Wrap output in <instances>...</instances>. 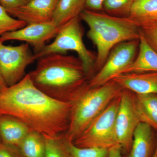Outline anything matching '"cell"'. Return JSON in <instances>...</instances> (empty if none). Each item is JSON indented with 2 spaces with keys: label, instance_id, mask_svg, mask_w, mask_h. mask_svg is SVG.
<instances>
[{
  "label": "cell",
  "instance_id": "cell-25",
  "mask_svg": "<svg viewBox=\"0 0 157 157\" xmlns=\"http://www.w3.org/2000/svg\"><path fill=\"white\" fill-rule=\"evenodd\" d=\"M0 157H24L17 147L2 143L0 145Z\"/></svg>",
  "mask_w": 157,
  "mask_h": 157
},
{
  "label": "cell",
  "instance_id": "cell-31",
  "mask_svg": "<svg viewBox=\"0 0 157 157\" xmlns=\"http://www.w3.org/2000/svg\"><path fill=\"white\" fill-rule=\"evenodd\" d=\"M2 144V140H1V138H0V145Z\"/></svg>",
  "mask_w": 157,
  "mask_h": 157
},
{
  "label": "cell",
  "instance_id": "cell-18",
  "mask_svg": "<svg viewBox=\"0 0 157 157\" xmlns=\"http://www.w3.org/2000/svg\"><path fill=\"white\" fill-rule=\"evenodd\" d=\"M86 0H58L52 22L59 27L78 17L85 9Z\"/></svg>",
  "mask_w": 157,
  "mask_h": 157
},
{
  "label": "cell",
  "instance_id": "cell-14",
  "mask_svg": "<svg viewBox=\"0 0 157 157\" xmlns=\"http://www.w3.org/2000/svg\"><path fill=\"white\" fill-rule=\"evenodd\" d=\"M32 130L17 118L0 114V138L2 143L18 147Z\"/></svg>",
  "mask_w": 157,
  "mask_h": 157
},
{
  "label": "cell",
  "instance_id": "cell-2",
  "mask_svg": "<svg viewBox=\"0 0 157 157\" xmlns=\"http://www.w3.org/2000/svg\"><path fill=\"white\" fill-rule=\"evenodd\" d=\"M29 74L37 88L62 102L73 103L88 86L80 59L66 54L39 58L36 68Z\"/></svg>",
  "mask_w": 157,
  "mask_h": 157
},
{
  "label": "cell",
  "instance_id": "cell-5",
  "mask_svg": "<svg viewBox=\"0 0 157 157\" xmlns=\"http://www.w3.org/2000/svg\"><path fill=\"white\" fill-rule=\"evenodd\" d=\"M81 21L78 16L62 26L53 42L35 55L37 60L49 54H66L68 51L75 52L82 63L86 77L90 79L95 70L97 54L89 50L85 45L84 31Z\"/></svg>",
  "mask_w": 157,
  "mask_h": 157
},
{
  "label": "cell",
  "instance_id": "cell-1",
  "mask_svg": "<svg viewBox=\"0 0 157 157\" xmlns=\"http://www.w3.org/2000/svg\"><path fill=\"white\" fill-rule=\"evenodd\" d=\"M72 107V103L58 101L41 91L29 73L19 82L0 91V114L17 118L44 136L65 134Z\"/></svg>",
  "mask_w": 157,
  "mask_h": 157
},
{
  "label": "cell",
  "instance_id": "cell-24",
  "mask_svg": "<svg viewBox=\"0 0 157 157\" xmlns=\"http://www.w3.org/2000/svg\"><path fill=\"white\" fill-rule=\"evenodd\" d=\"M139 29L147 43L157 53V21Z\"/></svg>",
  "mask_w": 157,
  "mask_h": 157
},
{
  "label": "cell",
  "instance_id": "cell-21",
  "mask_svg": "<svg viewBox=\"0 0 157 157\" xmlns=\"http://www.w3.org/2000/svg\"><path fill=\"white\" fill-rule=\"evenodd\" d=\"M136 0H104L103 11L118 17H128Z\"/></svg>",
  "mask_w": 157,
  "mask_h": 157
},
{
  "label": "cell",
  "instance_id": "cell-12",
  "mask_svg": "<svg viewBox=\"0 0 157 157\" xmlns=\"http://www.w3.org/2000/svg\"><path fill=\"white\" fill-rule=\"evenodd\" d=\"M112 80L124 89L136 94H157V72L122 73L116 76Z\"/></svg>",
  "mask_w": 157,
  "mask_h": 157
},
{
  "label": "cell",
  "instance_id": "cell-10",
  "mask_svg": "<svg viewBox=\"0 0 157 157\" xmlns=\"http://www.w3.org/2000/svg\"><path fill=\"white\" fill-rule=\"evenodd\" d=\"M61 27L52 21L28 25L19 29L4 34L0 37V41L3 42L9 40L23 41L32 45L35 50L34 53H36L45 47L46 42L55 38Z\"/></svg>",
  "mask_w": 157,
  "mask_h": 157
},
{
  "label": "cell",
  "instance_id": "cell-8",
  "mask_svg": "<svg viewBox=\"0 0 157 157\" xmlns=\"http://www.w3.org/2000/svg\"><path fill=\"white\" fill-rule=\"evenodd\" d=\"M139 40L121 42L116 45L109 53L103 67L88 81L90 87L101 86L111 81L130 66L136 59Z\"/></svg>",
  "mask_w": 157,
  "mask_h": 157
},
{
  "label": "cell",
  "instance_id": "cell-6",
  "mask_svg": "<svg viewBox=\"0 0 157 157\" xmlns=\"http://www.w3.org/2000/svg\"><path fill=\"white\" fill-rule=\"evenodd\" d=\"M120 102V94L73 141L80 147L109 149L117 143L115 120Z\"/></svg>",
  "mask_w": 157,
  "mask_h": 157
},
{
  "label": "cell",
  "instance_id": "cell-15",
  "mask_svg": "<svg viewBox=\"0 0 157 157\" xmlns=\"http://www.w3.org/2000/svg\"><path fill=\"white\" fill-rule=\"evenodd\" d=\"M130 72L157 73V53L148 45L140 33L136 59L121 74Z\"/></svg>",
  "mask_w": 157,
  "mask_h": 157
},
{
  "label": "cell",
  "instance_id": "cell-3",
  "mask_svg": "<svg viewBox=\"0 0 157 157\" xmlns=\"http://www.w3.org/2000/svg\"><path fill=\"white\" fill-rule=\"evenodd\" d=\"M89 27L87 36L97 49L95 70L103 67L111 50L121 43L139 40L140 29L128 17L85 9L79 15Z\"/></svg>",
  "mask_w": 157,
  "mask_h": 157
},
{
  "label": "cell",
  "instance_id": "cell-7",
  "mask_svg": "<svg viewBox=\"0 0 157 157\" xmlns=\"http://www.w3.org/2000/svg\"><path fill=\"white\" fill-rule=\"evenodd\" d=\"M36 60L28 43L11 46L0 41V72L7 86L21 81L26 75V68Z\"/></svg>",
  "mask_w": 157,
  "mask_h": 157
},
{
  "label": "cell",
  "instance_id": "cell-4",
  "mask_svg": "<svg viewBox=\"0 0 157 157\" xmlns=\"http://www.w3.org/2000/svg\"><path fill=\"white\" fill-rule=\"evenodd\" d=\"M123 88L113 80L101 86H88L73 103L70 124L64 136L74 141L110 102L119 95Z\"/></svg>",
  "mask_w": 157,
  "mask_h": 157
},
{
  "label": "cell",
  "instance_id": "cell-13",
  "mask_svg": "<svg viewBox=\"0 0 157 157\" xmlns=\"http://www.w3.org/2000/svg\"><path fill=\"white\" fill-rule=\"evenodd\" d=\"M150 126L140 122L135 129L129 157H152L157 146L153 130Z\"/></svg>",
  "mask_w": 157,
  "mask_h": 157
},
{
  "label": "cell",
  "instance_id": "cell-29",
  "mask_svg": "<svg viewBox=\"0 0 157 157\" xmlns=\"http://www.w3.org/2000/svg\"><path fill=\"white\" fill-rule=\"evenodd\" d=\"M7 86V85H6V82L2 76V74L0 72V91L4 89Z\"/></svg>",
  "mask_w": 157,
  "mask_h": 157
},
{
  "label": "cell",
  "instance_id": "cell-26",
  "mask_svg": "<svg viewBox=\"0 0 157 157\" xmlns=\"http://www.w3.org/2000/svg\"><path fill=\"white\" fill-rule=\"evenodd\" d=\"M30 1V0H0V4L7 10L24 6Z\"/></svg>",
  "mask_w": 157,
  "mask_h": 157
},
{
  "label": "cell",
  "instance_id": "cell-19",
  "mask_svg": "<svg viewBox=\"0 0 157 157\" xmlns=\"http://www.w3.org/2000/svg\"><path fill=\"white\" fill-rule=\"evenodd\" d=\"M18 147L24 157H45L44 136L33 130L29 132Z\"/></svg>",
  "mask_w": 157,
  "mask_h": 157
},
{
  "label": "cell",
  "instance_id": "cell-30",
  "mask_svg": "<svg viewBox=\"0 0 157 157\" xmlns=\"http://www.w3.org/2000/svg\"><path fill=\"white\" fill-rule=\"evenodd\" d=\"M152 157H157V146L156 149L155 151L154 155Z\"/></svg>",
  "mask_w": 157,
  "mask_h": 157
},
{
  "label": "cell",
  "instance_id": "cell-22",
  "mask_svg": "<svg viewBox=\"0 0 157 157\" xmlns=\"http://www.w3.org/2000/svg\"><path fill=\"white\" fill-rule=\"evenodd\" d=\"M66 140L69 157H108L109 148L78 147L73 141Z\"/></svg>",
  "mask_w": 157,
  "mask_h": 157
},
{
  "label": "cell",
  "instance_id": "cell-27",
  "mask_svg": "<svg viewBox=\"0 0 157 157\" xmlns=\"http://www.w3.org/2000/svg\"><path fill=\"white\" fill-rule=\"evenodd\" d=\"M104 1V0H86L85 9L96 12L103 11Z\"/></svg>",
  "mask_w": 157,
  "mask_h": 157
},
{
  "label": "cell",
  "instance_id": "cell-20",
  "mask_svg": "<svg viewBox=\"0 0 157 157\" xmlns=\"http://www.w3.org/2000/svg\"><path fill=\"white\" fill-rule=\"evenodd\" d=\"M44 137L45 143V157H69L64 134L56 137Z\"/></svg>",
  "mask_w": 157,
  "mask_h": 157
},
{
  "label": "cell",
  "instance_id": "cell-16",
  "mask_svg": "<svg viewBox=\"0 0 157 157\" xmlns=\"http://www.w3.org/2000/svg\"><path fill=\"white\" fill-rule=\"evenodd\" d=\"M128 17L139 27L157 21V0H136Z\"/></svg>",
  "mask_w": 157,
  "mask_h": 157
},
{
  "label": "cell",
  "instance_id": "cell-11",
  "mask_svg": "<svg viewBox=\"0 0 157 157\" xmlns=\"http://www.w3.org/2000/svg\"><path fill=\"white\" fill-rule=\"evenodd\" d=\"M58 0H30L15 9L6 10L11 16L28 25L52 21Z\"/></svg>",
  "mask_w": 157,
  "mask_h": 157
},
{
  "label": "cell",
  "instance_id": "cell-17",
  "mask_svg": "<svg viewBox=\"0 0 157 157\" xmlns=\"http://www.w3.org/2000/svg\"><path fill=\"white\" fill-rule=\"evenodd\" d=\"M135 100L140 121L157 131V94H135Z\"/></svg>",
  "mask_w": 157,
  "mask_h": 157
},
{
  "label": "cell",
  "instance_id": "cell-9",
  "mask_svg": "<svg viewBox=\"0 0 157 157\" xmlns=\"http://www.w3.org/2000/svg\"><path fill=\"white\" fill-rule=\"evenodd\" d=\"M140 120L136 109L135 94L123 89L115 120V133L117 143L122 149L130 151L133 135Z\"/></svg>",
  "mask_w": 157,
  "mask_h": 157
},
{
  "label": "cell",
  "instance_id": "cell-28",
  "mask_svg": "<svg viewBox=\"0 0 157 157\" xmlns=\"http://www.w3.org/2000/svg\"><path fill=\"white\" fill-rule=\"evenodd\" d=\"M121 145L116 144L109 149L108 157H122Z\"/></svg>",
  "mask_w": 157,
  "mask_h": 157
},
{
  "label": "cell",
  "instance_id": "cell-23",
  "mask_svg": "<svg viewBox=\"0 0 157 157\" xmlns=\"http://www.w3.org/2000/svg\"><path fill=\"white\" fill-rule=\"evenodd\" d=\"M26 25L24 21L11 16L0 4V37L6 33L17 30Z\"/></svg>",
  "mask_w": 157,
  "mask_h": 157
}]
</instances>
